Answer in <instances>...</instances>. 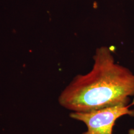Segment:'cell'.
I'll return each instance as SVG.
<instances>
[{
  "label": "cell",
  "instance_id": "cell-1",
  "mask_svg": "<svg viewBox=\"0 0 134 134\" xmlns=\"http://www.w3.org/2000/svg\"><path fill=\"white\" fill-rule=\"evenodd\" d=\"M91 70L75 76L62 92L58 102L73 112L129 104L134 96V73L115 62L111 50L97 48Z\"/></svg>",
  "mask_w": 134,
  "mask_h": 134
},
{
  "label": "cell",
  "instance_id": "cell-2",
  "mask_svg": "<svg viewBox=\"0 0 134 134\" xmlns=\"http://www.w3.org/2000/svg\"><path fill=\"white\" fill-rule=\"evenodd\" d=\"M132 104H119L88 112H73L70 117L83 122L87 130L83 134H113L117 119L123 115L134 116Z\"/></svg>",
  "mask_w": 134,
  "mask_h": 134
},
{
  "label": "cell",
  "instance_id": "cell-3",
  "mask_svg": "<svg viewBox=\"0 0 134 134\" xmlns=\"http://www.w3.org/2000/svg\"><path fill=\"white\" fill-rule=\"evenodd\" d=\"M129 134H134V129H131L129 131Z\"/></svg>",
  "mask_w": 134,
  "mask_h": 134
}]
</instances>
